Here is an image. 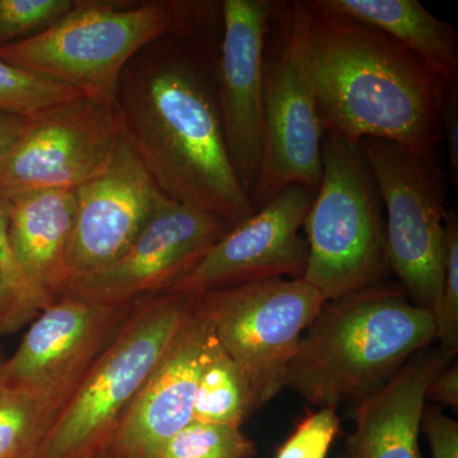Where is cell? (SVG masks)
Masks as SVG:
<instances>
[{
    "mask_svg": "<svg viewBox=\"0 0 458 458\" xmlns=\"http://www.w3.org/2000/svg\"><path fill=\"white\" fill-rule=\"evenodd\" d=\"M221 38L222 2H189L176 29L126 66L114 107L123 137L165 197L233 227L256 209L223 134Z\"/></svg>",
    "mask_w": 458,
    "mask_h": 458,
    "instance_id": "6da1fadb",
    "label": "cell"
},
{
    "mask_svg": "<svg viewBox=\"0 0 458 458\" xmlns=\"http://www.w3.org/2000/svg\"><path fill=\"white\" fill-rule=\"evenodd\" d=\"M304 55L322 131L417 152L443 140V98L454 78L390 36L311 2Z\"/></svg>",
    "mask_w": 458,
    "mask_h": 458,
    "instance_id": "7a4b0ae2",
    "label": "cell"
},
{
    "mask_svg": "<svg viewBox=\"0 0 458 458\" xmlns=\"http://www.w3.org/2000/svg\"><path fill=\"white\" fill-rule=\"evenodd\" d=\"M436 340V318L399 285L381 283L327 301L301 337L286 387L313 405L357 403Z\"/></svg>",
    "mask_w": 458,
    "mask_h": 458,
    "instance_id": "3957f363",
    "label": "cell"
},
{
    "mask_svg": "<svg viewBox=\"0 0 458 458\" xmlns=\"http://www.w3.org/2000/svg\"><path fill=\"white\" fill-rule=\"evenodd\" d=\"M188 3L77 0L49 29L2 47L0 60L114 106L126 66L176 29Z\"/></svg>",
    "mask_w": 458,
    "mask_h": 458,
    "instance_id": "277c9868",
    "label": "cell"
},
{
    "mask_svg": "<svg viewBox=\"0 0 458 458\" xmlns=\"http://www.w3.org/2000/svg\"><path fill=\"white\" fill-rule=\"evenodd\" d=\"M321 159V182L303 225V280L334 301L381 284L393 271L384 203L360 141L324 131Z\"/></svg>",
    "mask_w": 458,
    "mask_h": 458,
    "instance_id": "5b68a950",
    "label": "cell"
},
{
    "mask_svg": "<svg viewBox=\"0 0 458 458\" xmlns=\"http://www.w3.org/2000/svg\"><path fill=\"white\" fill-rule=\"evenodd\" d=\"M195 295L164 292L138 303L125 327L57 412L35 458L104 454L126 410L194 310Z\"/></svg>",
    "mask_w": 458,
    "mask_h": 458,
    "instance_id": "8992f818",
    "label": "cell"
},
{
    "mask_svg": "<svg viewBox=\"0 0 458 458\" xmlns=\"http://www.w3.org/2000/svg\"><path fill=\"white\" fill-rule=\"evenodd\" d=\"M311 2H276L262 62L264 150L251 201L258 210L288 186L318 192L322 176L319 122L304 40Z\"/></svg>",
    "mask_w": 458,
    "mask_h": 458,
    "instance_id": "52a82bcc",
    "label": "cell"
},
{
    "mask_svg": "<svg viewBox=\"0 0 458 458\" xmlns=\"http://www.w3.org/2000/svg\"><path fill=\"white\" fill-rule=\"evenodd\" d=\"M361 152L381 195L388 260L410 301L438 311L445 280L447 180L434 150L364 138Z\"/></svg>",
    "mask_w": 458,
    "mask_h": 458,
    "instance_id": "ba28073f",
    "label": "cell"
},
{
    "mask_svg": "<svg viewBox=\"0 0 458 458\" xmlns=\"http://www.w3.org/2000/svg\"><path fill=\"white\" fill-rule=\"evenodd\" d=\"M325 302L303 279L269 278L199 294L194 307L245 373L258 410L286 387L301 337Z\"/></svg>",
    "mask_w": 458,
    "mask_h": 458,
    "instance_id": "9c48e42d",
    "label": "cell"
},
{
    "mask_svg": "<svg viewBox=\"0 0 458 458\" xmlns=\"http://www.w3.org/2000/svg\"><path fill=\"white\" fill-rule=\"evenodd\" d=\"M140 302L102 304L60 298L33 319L17 351L5 360L0 386L36 403L47 434Z\"/></svg>",
    "mask_w": 458,
    "mask_h": 458,
    "instance_id": "30bf717a",
    "label": "cell"
},
{
    "mask_svg": "<svg viewBox=\"0 0 458 458\" xmlns=\"http://www.w3.org/2000/svg\"><path fill=\"white\" fill-rule=\"evenodd\" d=\"M120 135L116 107L84 96L29 116L0 165V192L78 189L106 168Z\"/></svg>",
    "mask_w": 458,
    "mask_h": 458,
    "instance_id": "8fae6325",
    "label": "cell"
},
{
    "mask_svg": "<svg viewBox=\"0 0 458 458\" xmlns=\"http://www.w3.org/2000/svg\"><path fill=\"white\" fill-rule=\"evenodd\" d=\"M231 228L213 214L167 199L119 260L71 280L60 298L131 304L164 293L188 276Z\"/></svg>",
    "mask_w": 458,
    "mask_h": 458,
    "instance_id": "7c38bea8",
    "label": "cell"
},
{
    "mask_svg": "<svg viewBox=\"0 0 458 458\" xmlns=\"http://www.w3.org/2000/svg\"><path fill=\"white\" fill-rule=\"evenodd\" d=\"M315 190L288 186L233 225L188 276L165 292L199 295L269 278L303 279L309 243L301 227Z\"/></svg>",
    "mask_w": 458,
    "mask_h": 458,
    "instance_id": "4fadbf2b",
    "label": "cell"
},
{
    "mask_svg": "<svg viewBox=\"0 0 458 458\" xmlns=\"http://www.w3.org/2000/svg\"><path fill=\"white\" fill-rule=\"evenodd\" d=\"M75 198L69 282L119 260L168 199L123 132L106 168L75 189Z\"/></svg>",
    "mask_w": 458,
    "mask_h": 458,
    "instance_id": "5bb4252c",
    "label": "cell"
},
{
    "mask_svg": "<svg viewBox=\"0 0 458 458\" xmlns=\"http://www.w3.org/2000/svg\"><path fill=\"white\" fill-rule=\"evenodd\" d=\"M274 0L222 2L218 104L229 161L251 200L264 150L262 62Z\"/></svg>",
    "mask_w": 458,
    "mask_h": 458,
    "instance_id": "9a60e30c",
    "label": "cell"
},
{
    "mask_svg": "<svg viewBox=\"0 0 458 458\" xmlns=\"http://www.w3.org/2000/svg\"><path fill=\"white\" fill-rule=\"evenodd\" d=\"M218 344L209 322L194 307L105 452L120 458H156L172 437L191 423L201 370Z\"/></svg>",
    "mask_w": 458,
    "mask_h": 458,
    "instance_id": "2e32d148",
    "label": "cell"
},
{
    "mask_svg": "<svg viewBox=\"0 0 458 458\" xmlns=\"http://www.w3.org/2000/svg\"><path fill=\"white\" fill-rule=\"evenodd\" d=\"M454 355L439 346L418 352L381 388L352 405L354 430L336 458H424L419 437L427 390Z\"/></svg>",
    "mask_w": 458,
    "mask_h": 458,
    "instance_id": "e0dca14e",
    "label": "cell"
},
{
    "mask_svg": "<svg viewBox=\"0 0 458 458\" xmlns=\"http://www.w3.org/2000/svg\"><path fill=\"white\" fill-rule=\"evenodd\" d=\"M9 246L21 279L42 311L69 283V243L73 234L75 190H36L12 195Z\"/></svg>",
    "mask_w": 458,
    "mask_h": 458,
    "instance_id": "ac0fdd59",
    "label": "cell"
},
{
    "mask_svg": "<svg viewBox=\"0 0 458 458\" xmlns=\"http://www.w3.org/2000/svg\"><path fill=\"white\" fill-rule=\"evenodd\" d=\"M319 7L352 18L393 38L447 78L458 72L454 27L418 0H318Z\"/></svg>",
    "mask_w": 458,
    "mask_h": 458,
    "instance_id": "d6986e66",
    "label": "cell"
},
{
    "mask_svg": "<svg viewBox=\"0 0 458 458\" xmlns=\"http://www.w3.org/2000/svg\"><path fill=\"white\" fill-rule=\"evenodd\" d=\"M255 410L245 373L218 344L201 370L191 421L241 427Z\"/></svg>",
    "mask_w": 458,
    "mask_h": 458,
    "instance_id": "ffe728a7",
    "label": "cell"
},
{
    "mask_svg": "<svg viewBox=\"0 0 458 458\" xmlns=\"http://www.w3.org/2000/svg\"><path fill=\"white\" fill-rule=\"evenodd\" d=\"M255 443L241 427L191 421L156 458H254Z\"/></svg>",
    "mask_w": 458,
    "mask_h": 458,
    "instance_id": "44dd1931",
    "label": "cell"
},
{
    "mask_svg": "<svg viewBox=\"0 0 458 458\" xmlns=\"http://www.w3.org/2000/svg\"><path fill=\"white\" fill-rule=\"evenodd\" d=\"M11 199L0 192V336L17 333L42 312L27 291L9 246Z\"/></svg>",
    "mask_w": 458,
    "mask_h": 458,
    "instance_id": "7402d4cb",
    "label": "cell"
},
{
    "mask_svg": "<svg viewBox=\"0 0 458 458\" xmlns=\"http://www.w3.org/2000/svg\"><path fill=\"white\" fill-rule=\"evenodd\" d=\"M83 98L72 87L5 64L0 60V111L33 116L63 102Z\"/></svg>",
    "mask_w": 458,
    "mask_h": 458,
    "instance_id": "603a6c76",
    "label": "cell"
},
{
    "mask_svg": "<svg viewBox=\"0 0 458 458\" xmlns=\"http://www.w3.org/2000/svg\"><path fill=\"white\" fill-rule=\"evenodd\" d=\"M44 436L36 403L0 386V458H35Z\"/></svg>",
    "mask_w": 458,
    "mask_h": 458,
    "instance_id": "cb8c5ba5",
    "label": "cell"
},
{
    "mask_svg": "<svg viewBox=\"0 0 458 458\" xmlns=\"http://www.w3.org/2000/svg\"><path fill=\"white\" fill-rule=\"evenodd\" d=\"M75 4L77 0H0V49L45 31Z\"/></svg>",
    "mask_w": 458,
    "mask_h": 458,
    "instance_id": "d4e9b609",
    "label": "cell"
},
{
    "mask_svg": "<svg viewBox=\"0 0 458 458\" xmlns=\"http://www.w3.org/2000/svg\"><path fill=\"white\" fill-rule=\"evenodd\" d=\"M436 340L443 352H458V216L448 207L445 214V280L438 311L436 313Z\"/></svg>",
    "mask_w": 458,
    "mask_h": 458,
    "instance_id": "484cf974",
    "label": "cell"
},
{
    "mask_svg": "<svg viewBox=\"0 0 458 458\" xmlns=\"http://www.w3.org/2000/svg\"><path fill=\"white\" fill-rule=\"evenodd\" d=\"M339 434L340 418L336 409L309 411L280 445L276 458H327Z\"/></svg>",
    "mask_w": 458,
    "mask_h": 458,
    "instance_id": "4316f807",
    "label": "cell"
},
{
    "mask_svg": "<svg viewBox=\"0 0 458 458\" xmlns=\"http://www.w3.org/2000/svg\"><path fill=\"white\" fill-rule=\"evenodd\" d=\"M421 432L426 434L432 458H458V423L441 409L426 405Z\"/></svg>",
    "mask_w": 458,
    "mask_h": 458,
    "instance_id": "83f0119b",
    "label": "cell"
},
{
    "mask_svg": "<svg viewBox=\"0 0 458 458\" xmlns=\"http://www.w3.org/2000/svg\"><path fill=\"white\" fill-rule=\"evenodd\" d=\"M441 122L443 140L447 141L448 162H450L451 179L458 180V84L457 78L448 83L443 98Z\"/></svg>",
    "mask_w": 458,
    "mask_h": 458,
    "instance_id": "f1b7e54d",
    "label": "cell"
},
{
    "mask_svg": "<svg viewBox=\"0 0 458 458\" xmlns=\"http://www.w3.org/2000/svg\"><path fill=\"white\" fill-rule=\"evenodd\" d=\"M427 400L436 401L445 408L457 411L458 408V364H448L439 370L427 390Z\"/></svg>",
    "mask_w": 458,
    "mask_h": 458,
    "instance_id": "f546056e",
    "label": "cell"
},
{
    "mask_svg": "<svg viewBox=\"0 0 458 458\" xmlns=\"http://www.w3.org/2000/svg\"><path fill=\"white\" fill-rule=\"evenodd\" d=\"M27 117L29 116L0 111V165L20 137Z\"/></svg>",
    "mask_w": 458,
    "mask_h": 458,
    "instance_id": "4dcf8cb0",
    "label": "cell"
},
{
    "mask_svg": "<svg viewBox=\"0 0 458 458\" xmlns=\"http://www.w3.org/2000/svg\"><path fill=\"white\" fill-rule=\"evenodd\" d=\"M7 354H5L4 349L0 345V372H2L3 366H4L5 360H7Z\"/></svg>",
    "mask_w": 458,
    "mask_h": 458,
    "instance_id": "1f68e13d",
    "label": "cell"
},
{
    "mask_svg": "<svg viewBox=\"0 0 458 458\" xmlns=\"http://www.w3.org/2000/svg\"><path fill=\"white\" fill-rule=\"evenodd\" d=\"M93 458H120V457H114L113 454H108L106 452H104V454H98V456L93 457Z\"/></svg>",
    "mask_w": 458,
    "mask_h": 458,
    "instance_id": "d6a6232c",
    "label": "cell"
}]
</instances>
